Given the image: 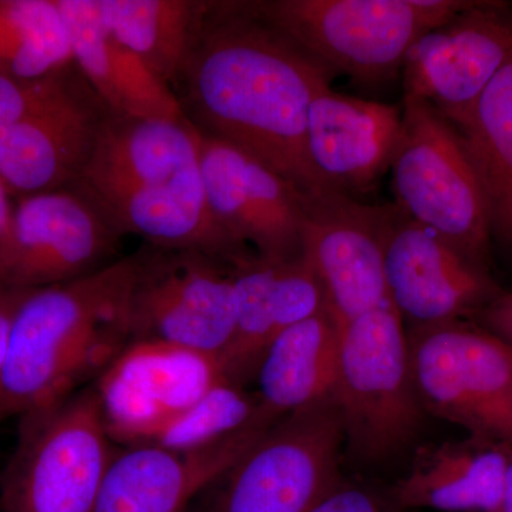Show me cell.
Here are the masks:
<instances>
[{"instance_id": "obj_33", "label": "cell", "mask_w": 512, "mask_h": 512, "mask_svg": "<svg viewBox=\"0 0 512 512\" xmlns=\"http://www.w3.org/2000/svg\"><path fill=\"white\" fill-rule=\"evenodd\" d=\"M187 512H198V511H192L191 508H190V510H188Z\"/></svg>"}, {"instance_id": "obj_13", "label": "cell", "mask_w": 512, "mask_h": 512, "mask_svg": "<svg viewBox=\"0 0 512 512\" xmlns=\"http://www.w3.org/2000/svg\"><path fill=\"white\" fill-rule=\"evenodd\" d=\"M511 57L510 6L471 2L410 47L402 67L404 97L426 101L458 128Z\"/></svg>"}, {"instance_id": "obj_10", "label": "cell", "mask_w": 512, "mask_h": 512, "mask_svg": "<svg viewBox=\"0 0 512 512\" xmlns=\"http://www.w3.org/2000/svg\"><path fill=\"white\" fill-rule=\"evenodd\" d=\"M232 266L201 252L150 247L136 254L128 296L130 342H156L220 362L235 335Z\"/></svg>"}, {"instance_id": "obj_26", "label": "cell", "mask_w": 512, "mask_h": 512, "mask_svg": "<svg viewBox=\"0 0 512 512\" xmlns=\"http://www.w3.org/2000/svg\"><path fill=\"white\" fill-rule=\"evenodd\" d=\"M74 62L56 0H0V76L29 80Z\"/></svg>"}, {"instance_id": "obj_27", "label": "cell", "mask_w": 512, "mask_h": 512, "mask_svg": "<svg viewBox=\"0 0 512 512\" xmlns=\"http://www.w3.org/2000/svg\"><path fill=\"white\" fill-rule=\"evenodd\" d=\"M264 417L275 419L265 412L258 394L222 379L198 402L165 421L141 444L175 451L198 450L227 439Z\"/></svg>"}, {"instance_id": "obj_29", "label": "cell", "mask_w": 512, "mask_h": 512, "mask_svg": "<svg viewBox=\"0 0 512 512\" xmlns=\"http://www.w3.org/2000/svg\"><path fill=\"white\" fill-rule=\"evenodd\" d=\"M471 322L512 349V292H501Z\"/></svg>"}, {"instance_id": "obj_1", "label": "cell", "mask_w": 512, "mask_h": 512, "mask_svg": "<svg viewBox=\"0 0 512 512\" xmlns=\"http://www.w3.org/2000/svg\"><path fill=\"white\" fill-rule=\"evenodd\" d=\"M329 79L244 2H211L178 100L200 133L245 151L311 197L333 191L306 150L309 106Z\"/></svg>"}, {"instance_id": "obj_19", "label": "cell", "mask_w": 512, "mask_h": 512, "mask_svg": "<svg viewBox=\"0 0 512 512\" xmlns=\"http://www.w3.org/2000/svg\"><path fill=\"white\" fill-rule=\"evenodd\" d=\"M402 126L400 107L323 87L309 106L306 127L313 170L329 190L349 197L373 190L392 167Z\"/></svg>"}, {"instance_id": "obj_5", "label": "cell", "mask_w": 512, "mask_h": 512, "mask_svg": "<svg viewBox=\"0 0 512 512\" xmlns=\"http://www.w3.org/2000/svg\"><path fill=\"white\" fill-rule=\"evenodd\" d=\"M245 8L328 72L379 82L402 69L419 37L467 8L463 0H262Z\"/></svg>"}, {"instance_id": "obj_3", "label": "cell", "mask_w": 512, "mask_h": 512, "mask_svg": "<svg viewBox=\"0 0 512 512\" xmlns=\"http://www.w3.org/2000/svg\"><path fill=\"white\" fill-rule=\"evenodd\" d=\"M136 254L99 271L23 292L2 377L3 416H25L62 402L130 343L128 296Z\"/></svg>"}, {"instance_id": "obj_17", "label": "cell", "mask_w": 512, "mask_h": 512, "mask_svg": "<svg viewBox=\"0 0 512 512\" xmlns=\"http://www.w3.org/2000/svg\"><path fill=\"white\" fill-rule=\"evenodd\" d=\"M225 379L214 357L156 342H130L97 377L111 439L144 443Z\"/></svg>"}, {"instance_id": "obj_4", "label": "cell", "mask_w": 512, "mask_h": 512, "mask_svg": "<svg viewBox=\"0 0 512 512\" xmlns=\"http://www.w3.org/2000/svg\"><path fill=\"white\" fill-rule=\"evenodd\" d=\"M110 113L76 62L37 79L0 76V178L9 194L73 185Z\"/></svg>"}, {"instance_id": "obj_24", "label": "cell", "mask_w": 512, "mask_h": 512, "mask_svg": "<svg viewBox=\"0 0 512 512\" xmlns=\"http://www.w3.org/2000/svg\"><path fill=\"white\" fill-rule=\"evenodd\" d=\"M101 19L171 90L180 86L211 2L195 0H97Z\"/></svg>"}, {"instance_id": "obj_28", "label": "cell", "mask_w": 512, "mask_h": 512, "mask_svg": "<svg viewBox=\"0 0 512 512\" xmlns=\"http://www.w3.org/2000/svg\"><path fill=\"white\" fill-rule=\"evenodd\" d=\"M311 512H403L402 508L389 497L372 488L346 484L342 481L335 490L313 507Z\"/></svg>"}, {"instance_id": "obj_6", "label": "cell", "mask_w": 512, "mask_h": 512, "mask_svg": "<svg viewBox=\"0 0 512 512\" xmlns=\"http://www.w3.org/2000/svg\"><path fill=\"white\" fill-rule=\"evenodd\" d=\"M338 397L345 447L363 463H382L409 447L424 410L414 384L409 339L392 303L340 328Z\"/></svg>"}, {"instance_id": "obj_11", "label": "cell", "mask_w": 512, "mask_h": 512, "mask_svg": "<svg viewBox=\"0 0 512 512\" xmlns=\"http://www.w3.org/2000/svg\"><path fill=\"white\" fill-rule=\"evenodd\" d=\"M410 365L426 413L512 444V349L471 320L412 328Z\"/></svg>"}, {"instance_id": "obj_7", "label": "cell", "mask_w": 512, "mask_h": 512, "mask_svg": "<svg viewBox=\"0 0 512 512\" xmlns=\"http://www.w3.org/2000/svg\"><path fill=\"white\" fill-rule=\"evenodd\" d=\"M111 440L94 386L20 417L18 446L0 478V510L92 512L116 454Z\"/></svg>"}, {"instance_id": "obj_30", "label": "cell", "mask_w": 512, "mask_h": 512, "mask_svg": "<svg viewBox=\"0 0 512 512\" xmlns=\"http://www.w3.org/2000/svg\"><path fill=\"white\" fill-rule=\"evenodd\" d=\"M23 292L0 288V421L5 419L2 410V377L8 352L10 325Z\"/></svg>"}, {"instance_id": "obj_20", "label": "cell", "mask_w": 512, "mask_h": 512, "mask_svg": "<svg viewBox=\"0 0 512 512\" xmlns=\"http://www.w3.org/2000/svg\"><path fill=\"white\" fill-rule=\"evenodd\" d=\"M237 325L231 345L221 357L222 376L245 386L254 379L266 350L279 333L329 311L319 276L302 258L272 261L254 255L232 266Z\"/></svg>"}, {"instance_id": "obj_32", "label": "cell", "mask_w": 512, "mask_h": 512, "mask_svg": "<svg viewBox=\"0 0 512 512\" xmlns=\"http://www.w3.org/2000/svg\"><path fill=\"white\" fill-rule=\"evenodd\" d=\"M501 512H512V460L510 468H508L507 481H505V493Z\"/></svg>"}, {"instance_id": "obj_9", "label": "cell", "mask_w": 512, "mask_h": 512, "mask_svg": "<svg viewBox=\"0 0 512 512\" xmlns=\"http://www.w3.org/2000/svg\"><path fill=\"white\" fill-rule=\"evenodd\" d=\"M345 427L335 392L286 414L224 477L215 512H311L342 484Z\"/></svg>"}, {"instance_id": "obj_25", "label": "cell", "mask_w": 512, "mask_h": 512, "mask_svg": "<svg viewBox=\"0 0 512 512\" xmlns=\"http://www.w3.org/2000/svg\"><path fill=\"white\" fill-rule=\"evenodd\" d=\"M457 130L483 185L491 234L512 249V57Z\"/></svg>"}, {"instance_id": "obj_8", "label": "cell", "mask_w": 512, "mask_h": 512, "mask_svg": "<svg viewBox=\"0 0 512 512\" xmlns=\"http://www.w3.org/2000/svg\"><path fill=\"white\" fill-rule=\"evenodd\" d=\"M402 109L390 167L396 207L488 271L490 215L463 137L426 101L404 97Z\"/></svg>"}, {"instance_id": "obj_14", "label": "cell", "mask_w": 512, "mask_h": 512, "mask_svg": "<svg viewBox=\"0 0 512 512\" xmlns=\"http://www.w3.org/2000/svg\"><path fill=\"white\" fill-rule=\"evenodd\" d=\"M394 205L369 207L338 191L305 197L302 258L319 276L340 326L390 303L384 239Z\"/></svg>"}, {"instance_id": "obj_31", "label": "cell", "mask_w": 512, "mask_h": 512, "mask_svg": "<svg viewBox=\"0 0 512 512\" xmlns=\"http://www.w3.org/2000/svg\"><path fill=\"white\" fill-rule=\"evenodd\" d=\"M12 214L13 208L10 207L9 191L5 183H3L2 178H0V237H2L3 232L8 228Z\"/></svg>"}, {"instance_id": "obj_21", "label": "cell", "mask_w": 512, "mask_h": 512, "mask_svg": "<svg viewBox=\"0 0 512 512\" xmlns=\"http://www.w3.org/2000/svg\"><path fill=\"white\" fill-rule=\"evenodd\" d=\"M512 444L470 436L420 447L392 490L402 510L501 512Z\"/></svg>"}, {"instance_id": "obj_22", "label": "cell", "mask_w": 512, "mask_h": 512, "mask_svg": "<svg viewBox=\"0 0 512 512\" xmlns=\"http://www.w3.org/2000/svg\"><path fill=\"white\" fill-rule=\"evenodd\" d=\"M74 62L114 113L141 119L188 120L177 94L117 39L101 19L97 0H56Z\"/></svg>"}, {"instance_id": "obj_15", "label": "cell", "mask_w": 512, "mask_h": 512, "mask_svg": "<svg viewBox=\"0 0 512 512\" xmlns=\"http://www.w3.org/2000/svg\"><path fill=\"white\" fill-rule=\"evenodd\" d=\"M384 279L390 303L413 328L473 320L503 292L490 271L396 205L384 239Z\"/></svg>"}, {"instance_id": "obj_23", "label": "cell", "mask_w": 512, "mask_h": 512, "mask_svg": "<svg viewBox=\"0 0 512 512\" xmlns=\"http://www.w3.org/2000/svg\"><path fill=\"white\" fill-rule=\"evenodd\" d=\"M340 328L325 311L276 336L255 376L265 412L282 419L335 392Z\"/></svg>"}, {"instance_id": "obj_12", "label": "cell", "mask_w": 512, "mask_h": 512, "mask_svg": "<svg viewBox=\"0 0 512 512\" xmlns=\"http://www.w3.org/2000/svg\"><path fill=\"white\" fill-rule=\"evenodd\" d=\"M120 237L72 187L22 197L0 237V288L35 291L93 274Z\"/></svg>"}, {"instance_id": "obj_16", "label": "cell", "mask_w": 512, "mask_h": 512, "mask_svg": "<svg viewBox=\"0 0 512 512\" xmlns=\"http://www.w3.org/2000/svg\"><path fill=\"white\" fill-rule=\"evenodd\" d=\"M200 161L208 205L227 234L272 261L302 255L306 195L245 151L202 133Z\"/></svg>"}, {"instance_id": "obj_2", "label": "cell", "mask_w": 512, "mask_h": 512, "mask_svg": "<svg viewBox=\"0 0 512 512\" xmlns=\"http://www.w3.org/2000/svg\"><path fill=\"white\" fill-rule=\"evenodd\" d=\"M70 187L120 235L151 247L184 249L237 266L255 255L212 215L190 120L141 119L111 111L89 163Z\"/></svg>"}, {"instance_id": "obj_18", "label": "cell", "mask_w": 512, "mask_h": 512, "mask_svg": "<svg viewBox=\"0 0 512 512\" xmlns=\"http://www.w3.org/2000/svg\"><path fill=\"white\" fill-rule=\"evenodd\" d=\"M275 423L264 417L198 450L136 444L116 451L92 512H187L192 498L227 476Z\"/></svg>"}]
</instances>
